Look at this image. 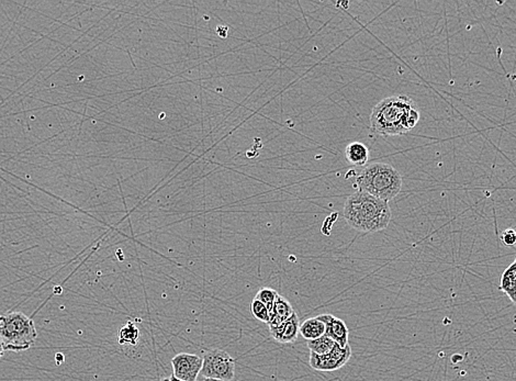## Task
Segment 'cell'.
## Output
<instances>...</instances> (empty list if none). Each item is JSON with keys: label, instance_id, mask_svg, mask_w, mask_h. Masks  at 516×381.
<instances>
[{"label": "cell", "instance_id": "16", "mask_svg": "<svg viewBox=\"0 0 516 381\" xmlns=\"http://www.w3.org/2000/svg\"><path fill=\"white\" fill-rule=\"evenodd\" d=\"M278 295L279 293H277L276 291L271 289V288H262V289H260L258 293H256L255 299L260 300L262 304H265L269 313H271V311H273V304H275V300H276Z\"/></svg>", "mask_w": 516, "mask_h": 381}, {"label": "cell", "instance_id": "11", "mask_svg": "<svg viewBox=\"0 0 516 381\" xmlns=\"http://www.w3.org/2000/svg\"><path fill=\"white\" fill-rule=\"evenodd\" d=\"M499 289L516 306V257L514 262L503 271Z\"/></svg>", "mask_w": 516, "mask_h": 381}, {"label": "cell", "instance_id": "8", "mask_svg": "<svg viewBox=\"0 0 516 381\" xmlns=\"http://www.w3.org/2000/svg\"><path fill=\"white\" fill-rule=\"evenodd\" d=\"M317 318L325 325V336L330 337L342 347L348 345L349 332L344 321L332 315H321Z\"/></svg>", "mask_w": 516, "mask_h": 381}, {"label": "cell", "instance_id": "7", "mask_svg": "<svg viewBox=\"0 0 516 381\" xmlns=\"http://www.w3.org/2000/svg\"><path fill=\"white\" fill-rule=\"evenodd\" d=\"M202 360L201 357L195 354L180 353L174 358L171 359V366H173V375L176 378L184 381H196L197 377L201 371Z\"/></svg>", "mask_w": 516, "mask_h": 381}, {"label": "cell", "instance_id": "5", "mask_svg": "<svg viewBox=\"0 0 516 381\" xmlns=\"http://www.w3.org/2000/svg\"><path fill=\"white\" fill-rule=\"evenodd\" d=\"M204 364L200 371L204 378L231 381L235 375V360L222 349L204 352Z\"/></svg>", "mask_w": 516, "mask_h": 381}, {"label": "cell", "instance_id": "3", "mask_svg": "<svg viewBox=\"0 0 516 381\" xmlns=\"http://www.w3.org/2000/svg\"><path fill=\"white\" fill-rule=\"evenodd\" d=\"M358 191L390 201L399 195L402 188L400 173L389 164L373 163L366 166L356 178Z\"/></svg>", "mask_w": 516, "mask_h": 381}, {"label": "cell", "instance_id": "19", "mask_svg": "<svg viewBox=\"0 0 516 381\" xmlns=\"http://www.w3.org/2000/svg\"><path fill=\"white\" fill-rule=\"evenodd\" d=\"M5 352L6 351H5V348H3V342H1V340H0V359L3 358Z\"/></svg>", "mask_w": 516, "mask_h": 381}, {"label": "cell", "instance_id": "12", "mask_svg": "<svg viewBox=\"0 0 516 381\" xmlns=\"http://www.w3.org/2000/svg\"><path fill=\"white\" fill-rule=\"evenodd\" d=\"M345 156L352 165L365 166L369 160V149L360 142H353L346 147Z\"/></svg>", "mask_w": 516, "mask_h": 381}, {"label": "cell", "instance_id": "6", "mask_svg": "<svg viewBox=\"0 0 516 381\" xmlns=\"http://www.w3.org/2000/svg\"><path fill=\"white\" fill-rule=\"evenodd\" d=\"M352 357V348L348 344L345 347L335 344L334 347L326 355L310 353V366L318 371H334L347 364Z\"/></svg>", "mask_w": 516, "mask_h": 381}, {"label": "cell", "instance_id": "20", "mask_svg": "<svg viewBox=\"0 0 516 381\" xmlns=\"http://www.w3.org/2000/svg\"><path fill=\"white\" fill-rule=\"evenodd\" d=\"M169 381H184V380H180V379L176 378V377H175V376L173 375V376H171V377H169Z\"/></svg>", "mask_w": 516, "mask_h": 381}, {"label": "cell", "instance_id": "14", "mask_svg": "<svg viewBox=\"0 0 516 381\" xmlns=\"http://www.w3.org/2000/svg\"><path fill=\"white\" fill-rule=\"evenodd\" d=\"M138 339H140L138 328L131 321L127 322L125 325H122L118 333V341L122 346L136 345Z\"/></svg>", "mask_w": 516, "mask_h": 381}, {"label": "cell", "instance_id": "17", "mask_svg": "<svg viewBox=\"0 0 516 381\" xmlns=\"http://www.w3.org/2000/svg\"><path fill=\"white\" fill-rule=\"evenodd\" d=\"M251 311L254 315V318L260 321V322L268 324V322L271 320V313L268 311L267 307L257 299L254 298V300L251 302Z\"/></svg>", "mask_w": 516, "mask_h": 381}, {"label": "cell", "instance_id": "4", "mask_svg": "<svg viewBox=\"0 0 516 381\" xmlns=\"http://www.w3.org/2000/svg\"><path fill=\"white\" fill-rule=\"evenodd\" d=\"M38 337L36 324L20 311L0 315V340L5 351H28Z\"/></svg>", "mask_w": 516, "mask_h": 381}, {"label": "cell", "instance_id": "13", "mask_svg": "<svg viewBox=\"0 0 516 381\" xmlns=\"http://www.w3.org/2000/svg\"><path fill=\"white\" fill-rule=\"evenodd\" d=\"M300 334L306 340H315L325 334V325L318 318L308 319L300 324Z\"/></svg>", "mask_w": 516, "mask_h": 381}, {"label": "cell", "instance_id": "22", "mask_svg": "<svg viewBox=\"0 0 516 381\" xmlns=\"http://www.w3.org/2000/svg\"><path fill=\"white\" fill-rule=\"evenodd\" d=\"M160 381H169V378L160 379Z\"/></svg>", "mask_w": 516, "mask_h": 381}, {"label": "cell", "instance_id": "15", "mask_svg": "<svg viewBox=\"0 0 516 381\" xmlns=\"http://www.w3.org/2000/svg\"><path fill=\"white\" fill-rule=\"evenodd\" d=\"M336 343L331 340L330 337L323 336L315 339V340L308 341L306 345L310 349V353H315L317 355H326L333 349Z\"/></svg>", "mask_w": 516, "mask_h": 381}, {"label": "cell", "instance_id": "1", "mask_svg": "<svg viewBox=\"0 0 516 381\" xmlns=\"http://www.w3.org/2000/svg\"><path fill=\"white\" fill-rule=\"evenodd\" d=\"M419 121L420 111L406 95L384 98L373 107L370 114V127L373 132L384 136L406 134Z\"/></svg>", "mask_w": 516, "mask_h": 381}, {"label": "cell", "instance_id": "21", "mask_svg": "<svg viewBox=\"0 0 516 381\" xmlns=\"http://www.w3.org/2000/svg\"><path fill=\"white\" fill-rule=\"evenodd\" d=\"M204 381H223V380H219V379H212V378H204Z\"/></svg>", "mask_w": 516, "mask_h": 381}, {"label": "cell", "instance_id": "9", "mask_svg": "<svg viewBox=\"0 0 516 381\" xmlns=\"http://www.w3.org/2000/svg\"><path fill=\"white\" fill-rule=\"evenodd\" d=\"M271 336L277 341V342L282 343V344H287V343H293L298 339L299 333H300V321H299V317L297 313H293L288 320L282 322V324H279L278 326L275 328H271L269 329Z\"/></svg>", "mask_w": 516, "mask_h": 381}, {"label": "cell", "instance_id": "18", "mask_svg": "<svg viewBox=\"0 0 516 381\" xmlns=\"http://www.w3.org/2000/svg\"><path fill=\"white\" fill-rule=\"evenodd\" d=\"M501 241L506 247L516 245V231L514 229H506L501 234Z\"/></svg>", "mask_w": 516, "mask_h": 381}, {"label": "cell", "instance_id": "10", "mask_svg": "<svg viewBox=\"0 0 516 381\" xmlns=\"http://www.w3.org/2000/svg\"><path fill=\"white\" fill-rule=\"evenodd\" d=\"M295 312V311L293 310V306L288 302L287 299L278 295L276 300H275V304H273V311L271 313V320H269L267 324L268 329L282 324V322L288 320Z\"/></svg>", "mask_w": 516, "mask_h": 381}, {"label": "cell", "instance_id": "2", "mask_svg": "<svg viewBox=\"0 0 516 381\" xmlns=\"http://www.w3.org/2000/svg\"><path fill=\"white\" fill-rule=\"evenodd\" d=\"M343 214L353 229L375 233L386 229L391 221L389 204L363 191H356L346 199Z\"/></svg>", "mask_w": 516, "mask_h": 381}]
</instances>
